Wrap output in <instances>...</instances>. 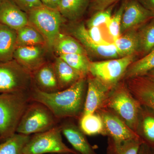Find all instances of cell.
<instances>
[{
	"instance_id": "6da1fadb",
	"label": "cell",
	"mask_w": 154,
	"mask_h": 154,
	"mask_svg": "<svg viewBox=\"0 0 154 154\" xmlns=\"http://www.w3.org/2000/svg\"><path fill=\"white\" fill-rule=\"evenodd\" d=\"M87 78L81 79L67 89L55 93L42 92L33 84L29 92L30 100L45 105L58 119H79L84 111Z\"/></svg>"
},
{
	"instance_id": "7a4b0ae2",
	"label": "cell",
	"mask_w": 154,
	"mask_h": 154,
	"mask_svg": "<svg viewBox=\"0 0 154 154\" xmlns=\"http://www.w3.org/2000/svg\"><path fill=\"white\" fill-rule=\"evenodd\" d=\"M29 92L0 94V142L17 133L22 115L31 102Z\"/></svg>"
},
{
	"instance_id": "3957f363",
	"label": "cell",
	"mask_w": 154,
	"mask_h": 154,
	"mask_svg": "<svg viewBox=\"0 0 154 154\" xmlns=\"http://www.w3.org/2000/svg\"><path fill=\"white\" fill-rule=\"evenodd\" d=\"M141 106L131 93L125 81L122 80L110 91L103 107L114 112L136 133Z\"/></svg>"
},
{
	"instance_id": "277c9868",
	"label": "cell",
	"mask_w": 154,
	"mask_h": 154,
	"mask_svg": "<svg viewBox=\"0 0 154 154\" xmlns=\"http://www.w3.org/2000/svg\"><path fill=\"white\" fill-rule=\"evenodd\" d=\"M57 120L45 105L31 101L22 115L17 133L30 135L44 132L57 126Z\"/></svg>"
},
{
	"instance_id": "5b68a950",
	"label": "cell",
	"mask_w": 154,
	"mask_h": 154,
	"mask_svg": "<svg viewBox=\"0 0 154 154\" xmlns=\"http://www.w3.org/2000/svg\"><path fill=\"white\" fill-rule=\"evenodd\" d=\"M136 55L91 61L89 74L111 91L122 80L126 70L136 60Z\"/></svg>"
},
{
	"instance_id": "8992f818",
	"label": "cell",
	"mask_w": 154,
	"mask_h": 154,
	"mask_svg": "<svg viewBox=\"0 0 154 154\" xmlns=\"http://www.w3.org/2000/svg\"><path fill=\"white\" fill-rule=\"evenodd\" d=\"M27 15L29 24L43 36L47 46L53 47L61 34V25L64 19L59 11L43 5L33 9Z\"/></svg>"
},
{
	"instance_id": "52a82bcc",
	"label": "cell",
	"mask_w": 154,
	"mask_h": 154,
	"mask_svg": "<svg viewBox=\"0 0 154 154\" xmlns=\"http://www.w3.org/2000/svg\"><path fill=\"white\" fill-rule=\"evenodd\" d=\"M33 85L32 73L16 61L0 62V94L29 92Z\"/></svg>"
},
{
	"instance_id": "ba28073f",
	"label": "cell",
	"mask_w": 154,
	"mask_h": 154,
	"mask_svg": "<svg viewBox=\"0 0 154 154\" xmlns=\"http://www.w3.org/2000/svg\"><path fill=\"white\" fill-rule=\"evenodd\" d=\"M60 126L30 136L23 149V154H47L70 153L79 154L69 148L63 140Z\"/></svg>"
},
{
	"instance_id": "9c48e42d",
	"label": "cell",
	"mask_w": 154,
	"mask_h": 154,
	"mask_svg": "<svg viewBox=\"0 0 154 154\" xmlns=\"http://www.w3.org/2000/svg\"><path fill=\"white\" fill-rule=\"evenodd\" d=\"M96 112L102 117L107 137L118 142L140 139L136 133L111 110L103 107Z\"/></svg>"
},
{
	"instance_id": "30bf717a",
	"label": "cell",
	"mask_w": 154,
	"mask_h": 154,
	"mask_svg": "<svg viewBox=\"0 0 154 154\" xmlns=\"http://www.w3.org/2000/svg\"><path fill=\"white\" fill-rule=\"evenodd\" d=\"M71 32L73 36L85 50L87 54L106 60L120 57L114 43L100 45L93 41L89 36L87 27L84 23L75 26L72 29Z\"/></svg>"
},
{
	"instance_id": "8fae6325",
	"label": "cell",
	"mask_w": 154,
	"mask_h": 154,
	"mask_svg": "<svg viewBox=\"0 0 154 154\" xmlns=\"http://www.w3.org/2000/svg\"><path fill=\"white\" fill-rule=\"evenodd\" d=\"M153 18L154 14L137 0H127L122 20L121 34L139 28Z\"/></svg>"
},
{
	"instance_id": "7c38bea8",
	"label": "cell",
	"mask_w": 154,
	"mask_h": 154,
	"mask_svg": "<svg viewBox=\"0 0 154 154\" xmlns=\"http://www.w3.org/2000/svg\"><path fill=\"white\" fill-rule=\"evenodd\" d=\"M87 90L82 114L96 112L104 107L111 91L102 83L88 75Z\"/></svg>"
},
{
	"instance_id": "4fadbf2b",
	"label": "cell",
	"mask_w": 154,
	"mask_h": 154,
	"mask_svg": "<svg viewBox=\"0 0 154 154\" xmlns=\"http://www.w3.org/2000/svg\"><path fill=\"white\" fill-rule=\"evenodd\" d=\"M64 120L59 126L73 149L79 154H97L79 125L72 121V119Z\"/></svg>"
},
{
	"instance_id": "5bb4252c",
	"label": "cell",
	"mask_w": 154,
	"mask_h": 154,
	"mask_svg": "<svg viewBox=\"0 0 154 154\" xmlns=\"http://www.w3.org/2000/svg\"><path fill=\"white\" fill-rule=\"evenodd\" d=\"M45 45L18 46L14 51L13 59L32 73L44 64Z\"/></svg>"
},
{
	"instance_id": "9a60e30c",
	"label": "cell",
	"mask_w": 154,
	"mask_h": 154,
	"mask_svg": "<svg viewBox=\"0 0 154 154\" xmlns=\"http://www.w3.org/2000/svg\"><path fill=\"white\" fill-rule=\"evenodd\" d=\"M125 82L131 93L140 105L154 110V81L143 76Z\"/></svg>"
},
{
	"instance_id": "2e32d148",
	"label": "cell",
	"mask_w": 154,
	"mask_h": 154,
	"mask_svg": "<svg viewBox=\"0 0 154 154\" xmlns=\"http://www.w3.org/2000/svg\"><path fill=\"white\" fill-rule=\"evenodd\" d=\"M0 24L17 31L29 23L27 13L11 0H5L0 5Z\"/></svg>"
},
{
	"instance_id": "e0dca14e",
	"label": "cell",
	"mask_w": 154,
	"mask_h": 154,
	"mask_svg": "<svg viewBox=\"0 0 154 154\" xmlns=\"http://www.w3.org/2000/svg\"><path fill=\"white\" fill-rule=\"evenodd\" d=\"M32 75L33 84L40 91L52 93L60 91L53 64L45 63Z\"/></svg>"
},
{
	"instance_id": "ac0fdd59",
	"label": "cell",
	"mask_w": 154,
	"mask_h": 154,
	"mask_svg": "<svg viewBox=\"0 0 154 154\" xmlns=\"http://www.w3.org/2000/svg\"><path fill=\"white\" fill-rule=\"evenodd\" d=\"M136 133L143 143L154 148V110L141 105Z\"/></svg>"
},
{
	"instance_id": "d6986e66",
	"label": "cell",
	"mask_w": 154,
	"mask_h": 154,
	"mask_svg": "<svg viewBox=\"0 0 154 154\" xmlns=\"http://www.w3.org/2000/svg\"><path fill=\"white\" fill-rule=\"evenodd\" d=\"M53 64L60 91L67 89L85 78L59 57L56 59Z\"/></svg>"
},
{
	"instance_id": "ffe728a7",
	"label": "cell",
	"mask_w": 154,
	"mask_h": 154,
	"mask_svg": "<svg viewBox=\"0 0 154 154\" xmlns=\"http://www.w3.org/2000/svg\"><path fill=\"white\" fill-rule=\"evenodd\" d=\"M137 30L138 28L126 31L113 41L119 57L136 55L139 54V41Z\"/></svg>"
},
{
	"instance_id": "44dd1931",
	"label": "cell",
	"mask_w": 154,
	"mask_h": 154,
	"mask_svg": "<svg viewBox=\"0 0 154 154\" xmlns=\"http://www.w3.org/2000/svg\"><path fill=\"white\" fill-rule=\"evenodd\" d=\"M17 47V31L0 24V62L13 60Z\"/></svg>"
},
{
	"instance_id": "7402d4cb",
	"label": "cell",
	"mask_w": 154,
	"mask_h": 154,
	"mask_svg": "<svg viewBox=\"0 0 154 154\" xmlns=\"http://www.w3.org/2000/svg\"><path fill=\"white\" fill-rule=\"evenodd\" d=\"M90 2V0H61L58 11L64 19L75 22L84 16Z\"/></svg>"
},
{
	"instance_id": "603a6c76",
	"label": "cell",
	"mask_w": 154,
	"mask_h": 154,
	"mask_svg": "<svg viewBox=\"0 0 154 154\" xmlns=\"http://www.w3.org/2000/svg\"><path fill=\"white\" fill-rule=\"evenodd\" d=\"M79 120V126L86 135L106 136L103 120L99 113L95 112L82 114Z\"/></svg>"
},
{
	"instance_id": "cb8c5ba5",
	"label": "cell",
	"mask_w": 154,
	"mask_h": 154,
	"mask_svg": "<svg viewBox=\"0 0 154 154\" xmlns=\"http://www.w3.org/2000/svg\"><path fill=\"white\" fill-rule=\"evenodd\" d=\"M154 68V49L146 55L135 60L128 68L122 80L143 76Z\"/></svg>"
},
{
	"instance_id": "d4e9b609",
	"label": "cell",
	"mask_w": 154,
	"mask_h": 154,
	"mask_svg": "<svg viewBox=\"0 0 154 154\" xmlns=\"http://www.w3.org/2000/svg\"><path fill=\"white\" fill-rule=\"evenodd\" d=\"M59 56L72 54H87L85 50L75 38L61 34L53 46Z\"/></svg>"
},
{
	"instance_id": "484cf974",
	"label": "cell",
	"mask_w": 154,
	"mask_h": 154,
	"mask_svg": "<svg viewBox=\"0 0 154 154\" xmlns=\"http://www.w3.org/2000/svg\"><path fill=\"white\" fill-rule=\"evenodd\" d=\"M143 143L140 139L118 142L107 137L106 154H138Z\"/></svg>"
},
{
	"instance_id": "4316f807",
	"label": "cell",
	"mask_w": 154,
	"mask_h": 154,
	"mask_svg": "<svg viewBox=\"0 0 154 154\" xmlns=\"http://www.w3.org/2000/svg\"><path fill=\"white\" fill-rule=\"evenodd\" d=\"M17 32V47L38 45L47 46L43 36L30 24L19 29Z\"/></svg>"
},
{
	"instance_id": "83f0119b",
	"label": "cell",
	"mask_w": 154,
	"mask_h": 154,
	"mask_svg": "<svg viewBox=\"0 0 154 154\" xmlns=\"http://www.w3.org/2000/svg\"><path fill=\"white\" fill-rule=\"evenodd\" d=\"M139 54L146 55L154 49V18L138 28Z\"/></svg>"
},
{
	"instance_id": "f1b7e54d",
	"label": "cell",
	"mask_w": 154,
	"mask_h": 154,
	"mask_svg": "<svg viewBox=\"0 0 154 154\" xmlns=\"http://www.w3.org/2000/svg\"><path fill=\"white\" fill-rule=\"evenodd\" d=\"M30 136L17 133L0 143V154H23V149Z\"/></svg>"
},
{
	"instance_id": "f546056e",
	"label": "cell",
	"mask_w": 154,
	"mask_h": 154,
	"mask_svg": "<svg viewBox=\"0 0 154 154\" xmlns=\"http://www.w3.org/2000/svg\"><path fill=\"white\" fill-rule=\"evenodd\" d=\"M70 66L75 69L86 78L89 74V67L91 61L88 58V54H72L60 56Z\"/></svg>"
},
{
	"instance_id": "4dcf8cb0",
	"label": "cell",
	"mask_w": 154,
	"mask_h": 154,
	"mask_svg": "<svg viewBox=\"0 0 154 154\" xmlns=\"http://www.w3.org/2000/svg\"><path fill=\"white\" fill-rule=\"evenodd\" d=\"M127 0H124L117 11L112 15L106 26L108 33L113 41L121 36V26L122 15Z\"/></svg>"
},
{
	"instance_id": "1f68e13d",
	"label": "cell",
	"mask_w": 154,
	"mask_h": 154,
	"mask_svg": "<svg viewBox=\"0 0 154 154\" xmlns=\"http://www.w3.org/2000/svg\"><path fill=\"white\" fill-rule=\"evenodd\" d=\"M113 6L114 5L105 10L96 11V13L87 21V28L99 27L103 24L107 25L112 17Z\"/></svg>"
},
{
	"instance_id": "d6a6232c",
	"label": "cell",
	"mask_w": 154,
	"mask_h": 154,
	"mask_svg": "<svg viewBox=\"0 0 154 154\" xmlns=\"http://www.w3.org/2000/svg\"><path fill=\"white\" fill-rule=\"evenodd\" d=\"M21 10L28 13L33 9L43 6L40 0H11Z\"/></svg>"
},
{
	"instance_id": "836d02e7",
	"label": "cell",
	"mask_w": 154,
	"mask_h": 154,
	"mask_svg": "<svg viewBox=\"0 0 154 154\" xmlns=\"http://www.w3.org/2000/svg\"><path fill=\"white\" fill-rule=\"evenodd\" d=\"M87 30L89 36L96 44L100 45H104L108 44L109 43L105 41L103 38L101 30L99 27L87 28Z\"/></svg>"
},
{
	"instance_id": "e575fe53",
	"label": "cell",
	"mask_w": 154,
	"mask_h": 154,
	"mask_svg": "<svg viewBox=\"0 0 154 154\" xmlns=\"http://www.w3.org/2000/svg\"><path fill=\"white\" fill-rule=\"evenodd\" d=\"M119 0H93L91 4V9L93 11H102L113 5Z\"/></svg>"
},
{
	"instance_id": "d590c367",
	"label": "cell",
	"mask_w": 154,
	"mask_h": 154,
	"mask_svg": "<svg viewBox=\"0 0 154 154\" xmlns=\"http://www.w3.org/2000/svg\"><path fill=\"white\" fill-rule=\"evenodd\" d=\"M61 0H40L43 6L49 8L57 10Z\"/></svg>"
},
{
	"instance_id": "8d00e7d4",
	"label": "cell",
	"mask_w": 154,
	"mask_h": 154,
	"mask_svg": "<svg viewBox=\"0 0 154 154\" xmlns=\"http://www.w3.org/2000/svg\"><path fill=\"white\" fill-rule=\"evenodd\" d=\"M141 5L154 14V0H137Z\"/></svg>"
},
{
	"instance_id": "74e56055",
	"label": "cell",
	"mask_w": 154,
	"mask_h": 154,
	"mask_svg": "<svg viewBox=\"0 0 154 154\" xmlns=\"http://www.w3.org/2000/svg\"><path fill=\"white\" fill-rule=\"evenodd\" d=\"M149 149V147L145 143H143L141 146L138 154H148Z\"/></svg>"
},
{
	"instance_id": "f35d334b",
	"label": "cell",
	"mask_w": 154,
	"mask_h": 154,
	"mask_svg": "<svg viewBox=\"0 0 154 154\" xmlns=\"http://www.w3.org/2000/svg\"><path fill=\"white\" fill-rule=\"evenodd\" d=\"M145 76L154 81V68L152 69L148 72L146 74Z\"/></svg>"
},
{
	"instance_id": "ab89813d",
	"label": "cell",
	"mask_w": 154,
	"mask_h": 154,
	"mask_svg": "<svg viewBox=\"0 0 154 154\" xmlns=\"http://www.w3.org/2000/svg\"><path fill=\"white\" fill-rule=\"evenodd\" d=\"M148 154H154V148L149 147Z\"/></svg>"
},
{
	"instance_id": "60d3db41",
	"label": "cell",
	"mask_w": 154,
	"mask_h": 154,
	"mask_svg": "<svg viewBox=\"0 0 154 154\" xmlns=\"http://www.w3.org/2000/svg\"><path fill=\"white\" fill-rule=\"evenodd\" d=\"M47 154H76L74 153H51Z\"/></svg>"
},
{
	"instance_id": "b9f144b4",
	"label": "cell",
	"mask_w": 154,
	"mask_h": 154,
	"mask_svg": "<svg viewBox=\"0 0 154 154\" xmlns=\"http://www.w3.org/2000/svg\"><path fill=\"white\" fill-rule=\"evenodd\" d=\"M4 1H5V0H0V5L3 3V2H4Z\"/></svg>"
}]
</instances>
